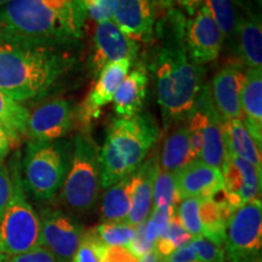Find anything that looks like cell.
<instances>
[{
    "instance_id": "1",
    "label": "cell",
    "mask_w": 262,
    "mask_h": 262,
    "mask_svg": "<svg viewBox=\"0 0 262 262\" xmlns=\"http://www.w3.org/2000/svg\"><path fill=\"white\" fill-rule=\"evenodd\" d=\"M185 24L181 12L171 8L156 25L155 33L162 37L153 51L152 64L165 130L187 122L203 88L204 71L186 51Z\"/></svg>"
},
{
    "instance_id": "2",
    "label": "cell",
    "mask_w": 262,
    "mask_h": 262,
    "mask_svg": "<svg viewBox=\"0 0 262 262\" xmlns=\"http://www.w3.org/2000/svg\"><path fill=\"white\" fill-rule=\"evenodd\" d=\"M68 47L0 38V90L19 103L44 98L73 68Z\"/></svg>"
},
{
    "instance_id": "3",
    "label": "cell",
    "mask_w": 262,
    "mask_h": 262,
    "mask_svg": "<svg viewBox=\"0 0 262 262\" xmlns=\"http://www.w3.org/2000/svg\"><path fill=\"white\" fill-rule=\"evenodd\" d=\"M84 25L78 0H11L0 9V38L10 40L70 48Z\"/></svg>"
},
{
    "instance_id": "4",
    "label": "cell",
    "mask_w": 262,
    "mask_h": 262,
    "mask_svg": "<svg viewBox=\"0 0 262 262\" xmlns=\"http://www.w3.org/2000/svg\"><path fill=\"white\" fill-rule=\"evenodd\" d=\"M159 139L155 117L140 113L133 118H116L100 148L102 189L135 172Z\"/></svg>"
},
{
    "instance_id": "5",
    "label": "cell",
    "mask_w": 262,
    "mask_h": 262,
    "mask_svg": "<svg viewBox=\"0 0 262 262\" xmlns=\"http://www.w3.org/2000/svg\"><path fill=\"white\" fill-rule=\"evenodd\" d=\"M71 140L27 141L21 155V178L29 198L40 203L57 198L71 165Z\"/></svg>"
},
{
    "instance_id": "6",
    "label": "cell",
    "mask_w": 262,
    "mask_h": 262,
    "mask_svg": "<svg viewBox=\"0 0 262 262\" xmlns=\"http://www.w3.org/2000/svg\"><path fill=\"white\" fill-rule=\"evenodd\" d=\"M72 143L70 170L57 198L67 211L85 214L96 205L102 189L100 147L90 130L78 131Z\"/></svg>"
},
{
    "instance_id": "7",
    "label": "cell",
    "mask_w": 262,
    "mask_h": 262,
    "mask_svg": "<svg viewBox=\"0 0 262 262\" xmlns=\"http://www.w3.org/2000/svg\"><path fill=\"white\" fill-rule=\"evenodd\" d=\"M8 166L12 180V194L0 220L2 256H14L40 245V222L22 185L19 150L12 155Z\"/></svg>"
},
{
    "instance_id": "8",
    "label": "cell",
    "mask_w": 262,
    "mask_h": 262,
    "mask_svg": "<svg viewBox=\"0 0 262 262\" xmlns=\"http://www.w3.org/2000/svg\"><path fill=\"white\" fill-rule=\"evenodd\" d=\"M226 262H261L262 202L245 203L229 216L225 235Z\"/></svg>"
},
{
    "instance_id": "9",
    "label": "cell",
    "mask_w": 262,
    "mask_h": 262,
    "mask_svg": "<svg viewBox=\"0 0 262 262\" xmlns=\"http://www.w3.org/2000/svg\"><path fill=\"white\" fill-rule=\"evenodd\" d=\"M40 245L57 262H70L83 241L85 228L71 212L52 206H40Z\"/></svg>"
},
{
    "instance_id": "10",
    "label": "cell",
    "mask_w": 262,
    "mask_h": 262,
    "mask_svg": "<svg viewBox=\"0 0 262 262\" xmlns=\"http://www.w3.org/2000/svg\"><path fill=\"white\" fill-rule=\"evenodd\" d=\"M79 126V104L70 98H54L29 111L25 137L27 141L66 139Z\"/></svg>"
},
{
    "instance_id": "11",
    "label": "cell",
    "mask_w": 262,
    "mask_h": 262,
    "mask_svg": "<svg viewBox=\"0 0 262 262\" xmlns=\"http://www.w3.org/2000/svg\"><path fill=\"white\" fill-rule=\"evenodd\" d=\"M140 42L126 35L113 19L98 22L94 33V45L88 68L96 78L107 64L122 60H139Z\"/></svg>"
},
{
    "instance_id": "12",
    "label": "cell",
    "mask_w": 262,
    "mask_h": 262,
    "mask_svg": "<svg viewBox=\"0 0 262 262\" xmlns=\"http://www.w3.org/2000/svg\"><path fill=\"white\" fill-rule=\"evenodd\" d=\"M183 38L189 58L201 67L216 60L224 45L220 28L205 4L191 18L186 19Z\"/></svg>"
},
{
    "instance_id": "13",
    "label": "cell",
    "mask_w": 262,
    "mask_h": 262,
    "mask_svg": "<svg viewBox=\"0 0 262 262\" xmlns=\"http://www.w3.org/2000/svg\"><path fill=\"white\" fill-rule=\"evenodd\" d=\"M224 194L232 210L260 198L262 170L247 160L226 150L224 168Z\"/></svg>"
},
{
    "instance_id": "14",
    "label": "cell",
    "mask_w": 262,
    "mask_h": 262,
    "mask_svg": "<svg viewBox=\"0 0 262 262\" xmlns=\"http://www.w3.org/2000/svg\"><path fill=\"white\" fill-rule=\"evenodd\" d=\"M134 64L135 62L131 60H122L107 64L100 72L93 89L79 104V130H90L91 123L104 106L112 102L118 86Z\"/></svg>"
},
{
    "instance_id": "15",
    "label": "cell",
    "mask_w": 262,
    "mask_h": 262,
    "mask_svg": "<svg viewBox=\"0 0 262 262\" xmlns=\"http://www.w3.org/2000/svg\"><path fill=\"white\" fill-rule=\"evenodd\" d=\"M158 10L157 0H116L113 21L136 41L152 42Z\"/></svg>"
},
{
    "instance_id": "16",
    "label": "cell",
    "mask_w": 262,
    "mask_h": 262,
    "mask_svg": "<svg viewBox=\"0 0 262 262\" xmlns=\"http://www.w3.org/2000/svg\"><path fill=\"white\" fill-rule=\"evenodd\" d=\"M245 79V72L241 66L227 64L212 78L210 95L212 103L222 122L242 119L241 91Z\"/></svg>"
},
{
    "instance_id": "17",
    "label": "cell",
    "mask_w": 262,
    "mask_h": 262,
    "mask_svg": "<svg viewBox=\"0 0 262 262\" xmlns=\"http://www.w3.org/2000/svg\"><path fill=\"white\" fill-rule=\"evenodd\" d=\"M198 101L203 108L202 149L199 160L222 171L226 156L222 123L212 103L209 85H203Z\"/></svg>"
},
{
    "instance_id": "18",
    "label": "cell",
    "mask_w": 262,
    "mask_h": 262,
    "mask_svg": "<svg viewBox=\"0 0 262 262\" xmlns=\"http://www.w3.org/2000/svg\"><path fill=\"white\" fill-rule=\"evenodd\" d=\"M180 201L211 198L224 189V176L219 169L195 159L175 173Z\"/></svg>"
},
{
    "instance_id": "19",
    "label": "cell",
    "mask_w": 262,
    "mask_h": 262,
    "mask_svg": "<svg viewBox=\"0 0 262 262\" xmlns=\"http://www.w3.org/2000/svg\"><path fill=\"white\" fill-rule=\"evenodd\" d=\"M149 75L147 62L141 58L125 75L113 97L117 118H133L141 113L147 96Z\"/></svg>"
},
{
    "instance_id": "20",
    "label": "cell",
    "mask_w": 262,
    "mask_h": 262,
    "mask_svg": "<svg viewBox=\"0 0 262 262\" xmlns=\"http://www.w3.org/2000/svg\"><path fill=\"white\" fill-rule=\"evenodd\" d=\"M242 122L258 146H262V68H248L241 91Z\"/></svg>"
},
{
    "instance_id": "21",
    "label": "cell",
    "mask_w": 262,
    "mask_h": 262,
    "mask_svg": "<svg viewBox=\"0 0 262 262\" xmlns=\"http://www.w3.org/2000/svg\"><path fill=\"white\" fill-rule=\"evenodd\" d=\"M159 170L158 153H153L145 159V162L137 169V183L133 195V204L126 224L131 226H139L143 224L149 217L153 209V186L157 172Z\"/></svg>"
},
{
    "instance_id": "22",
    "label": "cell",
    "mask_w": 262,
    "mask_h": 262,
    "mask_svg": "<svg viewBox=\"0 0 262 262\" xmlns=\"http://www.w3.org/2000/svg\"><path fill=\"white\" fill-rule=\"evenodd\" d=\"M195 159L187 123L180 124L164 141L162 150L158 155L159 169L176 173Z\"/></svg>"
},
{
    "instance_id": "23",
    "label": "cell",
    "mask_w": 262,
    "mask_h": 262,
    "mask_svg": "<svg viewBox=\"0 0 262 262\" xmlns=\"http://www.w3.org/2000/svg\"><path fill=\"white\" fill-rule=\"evenodd\" d=\"M233 48L247 68H262V27L257 16L242 15Z\"/></svg>"
},
{
    "instance_id": "24",
    "label": "cell",
    "mask_w": 262,
    "mask_h": 262,
    "mask_svg": "<svg viewBox=\"0 0 262 262\" xmlns=\"http://www.w3.org/2000/svg\"><path fill=\"white\" fill-rule=\"evenodd\" d=\"M137 170L106 189L101 205V222H125L135 191Z\"/></svg>"
},
{
    "instance_id": "25",
    "label": "cell",
    "mask_w": 262,
    "mask_h": 262,
    "mask_svg": "<svg viewBox=\"0 0 262 262\" xmlns=\"http://www.w3.org/2000/svg\"><path fill=\"white\" fill-rule=\"evenodd\" d=\"M221 123L226 150L262 170L261 147L255 142L243 122L241 119H233L225 122L221 120Z\"/></svg>"
},
{
    "instance_id": "26",
    "label": "cell",
    "mask_w": 262,
    "mask_h": 262,
    "mask_svg": "<svg viewBox=\"0 0 262 262\" xmlns=\"http://www.w3.org/2000/svg\"><path fill=\"white\" fill-rule=\"evenodd\" d=\"M214 21L220 28L224 41L228 40L233 47L235 31L238 22L243 15V2L242 0H204Z\"/></svg>"
},
{
    "instance_id": "27",
    "label": "cell",
    "mask_w": 262,
    "mask_h": 262,
    "mask_svg": "<svg viewBox=\"0 0 262 262\" xmlns=\"http://www.w3.org/2000/svg\"><path fill=\"white\" fill-rule=\"evenodd\" d=\"M29 110L24 103L10 98L0 90V124L8 130L16 147L25 139Z\"/></svg>"
},
{
    "instance_id": "28",
    "label": "cell",
    "mask_w": 262,
    "mask_h": 262,
    "mask_svg": "<svg viewBox=\"0 0 262 262\" xmlns=\"http://www.w3.org/2000/svg\"><path fill=\"white\" fill-rule=\"evenodd\" d=\"M191 234L186 231L181 221H180L176 211L173 212L170 219L169 226L163 235L157 239L155 251L159 255L162 260H166L173 251L178 250L183 245L189 244L191 242Z\"/></svg>"
},
{
    "instance_id": "29",
    "label": "cell",
    "mask_w": 262,
    "mask_h": 262,
    "mask_svg": "<svg viewBox=\"0 0 262 262\" xmlns=\"http://www.w3.org/2000/svg\"><path fill=\"white\" fill-rule=\"evenodd\" d=\"M94 229L100 241L107 248H125L136 233L135 226H131L126 222H101Z\"/></svg>"
},
{
    "instance_id": "30",
    "label": "cell",
    "mask_w": 262,
    "mask_h": 262,
    "mask_svg": "<svg viewBox=\"0 0 262 262\" xmlns=\"http://www.w3.org/2000/svg\"><path fill=\"white\" fill-rule=\"evenodd\" d=\"M180 202L181 201L176 189L175 173L159 169L153 186V208L169 206L176 210Z\"/></svg>"
},
{
    "instance_id": "31",
    "label": "cell",
    "mask_w": 262,
    "mask_h": 262,
    "mask_svg": "<svg viewBox=\"0 0 262 262\" xmlns=\"http://www.w3.org/2000/svg\"><path fill=\"white\" fill-rule=\"evenodd\" d=\"M157 239H158L157 229L148 217L143 224L136 226L135 237L126 245L125 249L137 260H140L142 256L155 250Z\"/></svg>"
},
{
    "instance_id": "32",
    "label": "cell",
    "mask_w": 262,
    "mask_h": 262,
    "mask_svg": "<svg viewBox=\"0 0 262 262\" xmlns=\"http://www.w3.org/2000/svg\"><path fill=\"white\" fill-rule=\"evenodd\" d=\"M107 247L97 237L94 228L85 229L83 241L70 262H104Z\"/></svg>"
},
{
    "instance_id": "33",
    "label": "cell",
    "mask_w": 262,
    "mask_h": 262,
    "mask_svg": "<svg viewBox=\"0 0 262 262\" xmlns=\"http://www.w3.org/2000/svg\"><path fill=\"white\" fill-rule=\"evenodd\" d=\"M180 221L192 238L202 237L203 228L199 219V199L186 198L179 203L176 208Z\"/></svg>"
},
{
    "instance_id": "34",
    "label": "cell",
    "mask_w": 262,
    "mask_h": 262,
    "mask_svg": "<svg viewBox=\"0 0 262 262\" xmlns=\"http://www.w3.org/2000/svg\"><path fill=\"white\" fill-rule=\"evenodd\" d=\"M189 244L201 262H226L224 244L216 243L206 237L192 238Z\"/></svg>"
},
{
    "instance_id": "35",
    "label": "cell",
    "mask_w": 262,
    "mask_h": 262,
    "mask_svg": "<svg viewBox=\"0 0 262 262\" xmlns=\"http://www.w3.org/2000/svg\"><path fill=\"white\" fill-rule=\"evenodd\" d=\"M84 11L94 19L96 24L111 21L116 12V0H78Z\"/></svg>"
},
{
    "instance_id": "36",
    "label": "cell",
    "mask_w": 262,
    "mask_h": 262,
    "mask_svg": "<svg viewBox=\"0 0 262 262\" xmlns=\"http://www.w3.org/2000/svg\"><path fill=\"white\" fill-rule=\"evenodd\" d=\"M12 194V180L8 164L0 160V220L8 208Z\"/></svg>"
},
{
    "instance_id": "37",
    "label": "cell",
    "mask_w": 262,
    "mask_h": 262,
    "mask_svg": "<svg viewBox=\"0 0 262 262\" xmlns=\"http://www.w3.org/2000/svg\"><path fill=\"white\" fill-rule=\"evenodd\" d=\"M5 262H57L54 255L49 253L41 245L31 249L26 253L14 255V256H5Z\"/></svg>"
},
{
    "instance_id": "38",
    "label": "cell",
    "mask_w": 262,
    "mask_h": 262,
    "mask_svg": "<svg viewBox=\"0 0 262 262\" xmlns=\"http://www.w3.org/2000/svg\"><path fill=\"white\" fill-rule=\"evenodd\" d=\"M104 262H139V260L134 255H131L125 248L113 247L107 248Z\"/></svg>"
},
{
    "instance_id": "39",
    "label": "cell",
    "mask_w": 262,
    "mask_h": 262,
    "mask_svg": "<svg viewBox=\"0 0 262 262\" xmlns=\"http://www.w3.org/2000/svg\"><path fill=\"white\" fill-rule=\"evenodd\" d=\"M172 262H195L198 261V257L193 250L191 244H186L178 250H175L170 256L166 258Z\"/></svg>"
},
{
    "instance_id": "40",
    "label": "cell",
    "mask_w": 262,
    "mask_h": 262,
    "mask_svg": "<svg viewBox=\"0 0 262 262\" xmlns=\"http://www.w3.org/2000/svg\"><path fill=\"white\" fill-rule=\"evenodd\" d=\"M12 148H16L14 140L10 136L8 130L0 124V156H2V158L5 159V157L9 155V152Z\"/></svg>"
},
{
    "instance_id": "41",
    "label": "cell",
    "mask_w": 262,
    "mask_h": 262,
    "mask_svg": "<svg viewBox=\"0 0 262 262\" xmlns=\"http://www.w3.org/2000/svg\"><path fill=\"white\" fill-rule=\"evenodd\" d=\"M173 2L178 3V5L181 6L186 11V14L191 16V17L204 4V0H173Z\"/></svg>"
},
{
    "instance_id": "42",
    "label": "cell",
    "mask_w": 262,
    "mask_h": 262,
    "mask_svg": "<svg viewBox=\"0 0 262 262\" xmlns=\"http://www.w3.org/2000/svg\"><path fill=\"white\" fill-rule=\"evenodd\" d=\"M163 261L164 260H162V258L159 257V255L157 254L155 250L150 251V253L145 255V256H142L139 260V262H163Z\"/></svg>"
},
{
    "instance_id": "43",
    "label": "cell",
    "mask_w": 262,
    "mask_h": 262,
    "mask_svg": "<svg viewBox=\"0 0 262 262\" xmlns=\"http://www.w3.org/2000/svg\"><path fill=\"white\" fill-rule=\"evenodd\" d=\"M157 4L160 9H164L166 11V10L172 8V0H157Z\"/></svg>"
},
{
    "instance_id": "44",
    "label": "cell",
    "mask_w": 262,
    "mask_h": 262,
    "mask_svg": "<svg viewBox=\"0 0 262 262\" xmlns=\"http://www.w3.org/2000/svg\"><path fill=\"white\" fill-rule=\"evenodd\" d=\"M9 2H11V0H0V8H2V6H4L5 4H8Z\"/></svg>"
},
{
    "instance_id": "45",
    "label": "cell",
    "mask_w": 262,
    "mask_h": 262,
    "mask_svg": "<svg viewBox=\"0 0 262 262\" xmlns=\"http://www.w3.org/2000/svg\"><path fill=\"white\" fill-rule=\"evenodd\" d=\"M0 262H5V256H2V255H0Z\"/></svg>"
},
{
    "instance_id": "46",
    "label": "cell",
    "mask_w": 262,
    "mask_h": 262,
    "mask_svg": "<svg viewBox=\"0 0 262 262\" xmlns=\"http://www.w3.org/2000/svg\"><path fill=\"white\" fill-rule=\"evenodd\" d=\"M163 262H172V261H170V260H164ZM195 262H201V261H199V260H198V261H195Z\"/></svg>"
},
{
    "instance_id": "47",
    "label": "cell",
    "mask_w": 262,
    "mask_h": 262,
    "mask_svg": "<svg viewBox=\"0 0 262 262\" xmlns=\"http://www.w3.org/2000/svg\"><path fill=\"white\" fill-rule=\"evenodd\" d=\"M0 160H4V159H3V158H2V156H0Z\"/></svg>"
}]
</instances>
